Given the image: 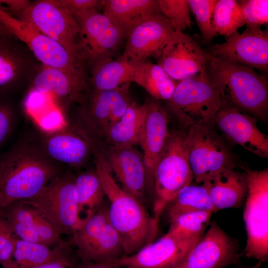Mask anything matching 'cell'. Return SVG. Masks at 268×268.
I'll list each match as a JSON object with an SVG mask.
<instances>
[{
    "label": "cell",
    "instance_id": "obj_1",
    "mask_svg": "<svg viewBox=\"0 0 268 268\" xmlns=\"http://www.w3.org/2000/svg\"><path fill=\"white\" fill-rule=\"evenodd\" d=\"M62 166L46 154L37 141H17L0 154V208L36 196L63 173Z\"/></svg>",
    "mask_w": 268,
    "mask_h": 268
},
{
    "label": "cell",
    "instance_id": "obj_2",
    "mask_svg": "<svg viewBox=\"0 0 268 268\" xmlns=\"http://www.w3.org/2000/svg\"><path fill=\"white\" fill-rule=\"evenodd\" d=\"M93 154L95 171L109 201V222L121 238L125 256L134 254L154 241L158 231V223L142 202L117 184L103 154L96 146Z\"/></svg>",
    "mask_w": 268,
    "mask_h": 268
},
{
    "label": "cell",
    "instance_id": "obj_3",
    "mask_svg": "<svg viewBox=\"0 0 268 268\" xmlns=\"http://www.w3.org/2000/svg\"><path fill=\"white\" fill-rule=\"evenodd\" d=\"M206 70L220 93L222 105L266 120L268 82L255 69L221 61L209 54Z\"/></svg>",
    "mask_w": 268,
    "mask_h": 268
},
{
    "label": "cell",
    "instance_id": "obj_4",
    "mask_svg": "<svg viewBox=\"0 0 268 268\" xmlns=\"http://www.w3.org/2000/svg\"><path fill=\"white\" fill-rule=\"evenodd\" d=\"M167 101L169 111L187 129L196 125L215 126L214 118L222 105L206 69L179 81Z\"/></svg>",
    "mask_w": 268,
    "mask_h": 268
},
{
    "label": "cell",
    "instance_id": "obj_5",
    "mask_svg": "<svg viewBox=\"0 0 268 268\" xmlns=\"http://www.w3.org/2000/svg\"><path fill=\"white\" fill-rule=\"evenodd\" d=\"M184 135L170 134L155 165L153 217L158 223L168 203L194 179L184 145Z\"/></svg>",
    "mask_w": 268,
    "mask_h": 268
},
{
    "label": "cell",
    "instance_id": "obj_6",
    "mask_svg": "<svg viewBox=\"0 0 268 268\" xmlns=\"http://www.w3.org/2000/svg\"><path fill=\"white\" fill-rule=\"evenodd\" d=\"M243 168L248 184L243 212L247 241L243 253L262 263L268 259V170Z\"/></svg>",
    "mask_w": 268,
    "mask_h": 268
},
{
    "label": "cell",
    "instance_id": "obj_7",
    "mask_svg": "<svg viewBox=\"0 0 268 268\" xmlns=\"http://www.w3.org/2000/svg\"><path fill=\"white\" fill-rule=\"evenodd\" d=\"M0 21L23 43L41 65L88 80L85 62L42 33L30 22L15 18L0 6Z\"/></svg>",
    "mask_w": 268,
    "mask_h": 268
},
{
    "label": "cell",
    "instance_id": "obj_8",
    "mask_svg": "<svg viewBox=\"0 0 268 268\" xmlns=\"http://www.w3.org/2000/svg\"><path fill=\"white\" fill-rule=\"evenodd\" d=\"M35 209L62 234L71 235L81 226L74 176L62 173L33 198L22 201Z\"/></svg>",
    "mask_w": 268,
    "mask_h": 268
},
{
    "label": "cell",
    "instance_id": "obj_9",
    "mask_svg": "<svg viewBox=\"0 0 268 268\" xmlns=\"http://www.w3.org/2000/svg\"><path fill=\"white\" fill-rule=\"evenodd\" d=\"M213 128L194 126L184 135V145L194 179L199 183L235 166L226 145Z\"/></svg>",
    "mask_w": 268,
    "mask_h": 268
},
{
    "label": "cell",
    "instance_id": "obj_10",
    "mask_svg": "<svg viewBox=\"0 0 268 268\" xmlns=\"http://www.w3.org/2000/svg\"><path fill=\"white\" fill-rule=\"evenodd\" d=\"M13 17L30 22L69 52L83 60L79 51V25L73 15L56 0L30 1Z\"/></svg>",
    "mask_w": 268,
    "mask_h": 268
},
{
    "label": "cell",
    "instance_id": "obj_11",
    "mask_svg": "<svg viewBox=\"0 0 268 268\" xmlns=\"http://www.w3.org/2000/svg\"><path fill=\"white\" fill-rule=\"evenodd\" d=\"M80 29L79 53L90 65L111 58L126 35L111 18L97 9L73 14Z\"/></svg>",
    "mask_w": 268,
    "mask_h": 268
},
{
    "label": "cell",
    "instance_id": "obj_12",
    "mask_svg": "<svg viewBox=\"0 0 268 268\" xmlns=\"http://www.w3.org/2000/svg\"><path fill=\"white\" fill-rule=\"evenodd\" d=\"M221 61L245 65L267 71L268 33L261 27L246 26L241 33L235 32L222 43H217L206 51Z\"/></svg>",
    "mask_w": 268,
    "mask_h": 268
},
{
    "label": "cell",
    "instance_id": "obj_13",
    "mask_svg": "<svg viewBox=\"0 0 268 268\" xmlns=\"http://www.w3.org/2000/svg\"><path fill=\"white\" fill-rule=\"evenodd\" d=\"M201 238L183 239L167 233L134 254L101 263L117 268H175Z\"/></svg>",
    "mask_w": 268,
    "mask_h": 268
},
{
    "label": "cell",
    "instance_id": "obj_14",
    "mask_svg": "<svg viewBox=\"0 0 268 268\" xmlns=\"http://www.w3.org/2000/svg\"><path fill=\"white\" fill-rule=\"evenodd\" d=\"M209 225L207 232L175 268H223L239 263L238 240L226 234L215 221Z\"/></svg>",
    "mask_w": 268,
    "mask_h": 268
},
{
    "label": "cell",
    "instance_id": "obj_15",
    "mask_svg": "<svg viewBox=\"0 0 268 268\" xmlns=\"http://www.w3.org/2000/svg\"><path fill=\"white\" fill-rule=\"evenodd\" d=\"M208 57L191 36L175 31L162 49L157 64L179 81L205 70Z\"/></svg>",
    "mask_w": 268,
    "mask_h": 268
},
{
    "label": "cell",
    "instance_id": "obj_16",
    "mask_svg": "<svg viewBox=\"0 0 268 268\" xmlns=\"http://www.w3.org/2000/svg\"><path fill=\"white\" fill-rule=\"evenodd\" d=\"M258 119L235 108L221 105L214 120L231 143L262 158L268 157V136L258 128Z\"/></svg>",
    "mask_w": 268,
    "mask_h": 268
},
{
    "label": "cell",
    "instance_id": "obj_17",
    "mask_svg": "<svg viewBox=\"0 0 268 268\" xmlns=\"http://www.w3.org/2000/svg\"><path fill=\"white\" fill-rule=\"evenodd\" d=\"M175 31L162 14L151 16L133 27L128 33L123 54L119 58L131 64L157 59Z\"/></svg>",
    "mask_w": 268,
    "mask_h": 268
},
{
    "label": "cell",
    "instance_id": "obj_18",
    "mask_svg": "<svg viewBox=\"0 0 268 268\" xmlns=\"http://www.w3.org/2000/svg\"><path fill=\"white\" fill-rule=\"evenodd\" d=\"M40 65L21 41L0 37V94L13 93L31 81Z\"/></svg>",
    "mask_w": 268,
    "mask_h": 268
},
{
    "label": "cell",
    "instance_id": "obj_19",
    "mask_svg": "<svg viewBox=\"0 0 268 268\" xmlns=\"http://www.w3.org/2000/svg\"><path fill=\"white\" fill-rule=\"evenodd\" d=\"M46 154L55 162L73 167L84 165L93 154L94 143L84 131L68 126L46 133L37 141Z\"/></svg>",
    "mask_w": 268,
    "mask_h": 268
},
{
    "label": "cell",
    "instance_id": "obj_20",
    "mask_svg": "<svg viewBox=\"0 0 268 268\" xmlns=\"http://www.w3.org/2000/svg\"><path fill=\"white\" fill-rule=\"evenodd\" d=\"M147 114L140 145L145 168L146 192L154 196V169L170 134L167 113L158 100L146 101Z\"/></svg>",
    "mask_w": 268,
    "mask_h": 268
},
{
    "label": "cell",
    "instance_id": "obj_21",
    "mask_svg": "<svg viewBox=\"0 0 268 268\" xmlns=\"http://www.w3.org/2000/svg\"><path fill=\"white\" fill-rule=\"evenodd\" d=\"M33 91L51 96L58 105L82 103L88 89V80L64 70L40 65L31 80Z\"/></svg>",
    "mask_w": 268,
    "mask_h": 268
},
{
    "label": "cell",
    "instance_id": "obj_22",
    "mask_svg": "<svg viewBox=\"0 0 268 268\" xmlns=\"http://www.w3.org/2000/svg\"><path fill=\"white\" fill-rule=\"evenodd\" d=\"M103 155L110 170L121 183L122 188L143 204L146 192L142 154L133 146H111L107 155Z\"/></svg>",
    "mask_w": 268,
    "mask_h": 268
},
{
    "label": "cell",
    "instance_id": "obj_23",
    "mask_svg": "<svg viewBox=\"0 0 268 268\" xmlns=\"http://www.w3.org/2000/svg\"><path fill=\"white\" fill-rule=\"evenodd\" d=\"M128 86L117 89L92 91L82 115L89 127L104 134L124 114L131 103Z\"/></svg>",
    "mask_w": 268,
    "mask_h": 268
},
{
    "label": "cell",
    "instance_id": "obj_24",
    "mask_svg": "<svg viewBox=\"0 0 268 268\" xmlns=\"http://www.w3.org/2000/svg\"><path fill=\"white\" fill-rule=\"evenodd\" d=\"M234 167L222 170L202 183L216 211L240 208L246 199L248 184L245 173L235 170Z\"/></svg>",
    "mask_w": 268,
    "mask_h": 268
},
{
    "label": "cell",
    "instance_id": "obj_25",
    "mask_svg": "<svg viewBox=\"0 0 268 268\" xmlns=\"http://www.w3.org/2000/svg\"><path fill=\"white\" fill-rule=\"evenodd\" d=\"M103 13L115 21L125 32L155 15L162 14L158 0H101Z\"/></svg>",
    "mask_w": 268,
    "mask_h": 268
},
{
    "label": "cell",
    "instance_id": "obj_26",
    "mask_svg": "<svg viewBox=\"0 0 268 268\" xmlns=\"http://www.w3.org/2000/svg\"><path fill=\"white\" fill-rule=\"evenodd\" d=\"M147 114V102H131L120 118L104 134L112 147L140 144Z\"/></svg>",
    "mask_w": 268,
    "mask_h": 268
},
{
    "label": "cell",
    "instance_id": "obj_27",
    "mask_svg": "<svg viewBox=\"0 0 268 268\" xmlns=\"http://www.w3.org/2000/svg\"><path fill=\"white\" fill-rule=\"evenodd\" d=\"M70 244L63 242L52 248L47 245L15 240L13 259L16 268H31L58 261H71Z\"/></svg>",
    "mask_w": 268,
    "mask_h": 268
},
{
    "label": "cell",
    "instance_id": "obj_28",
    "mask_svg": "<svg viewBox=\"0 0 268 268\" xmlns=\"http://www.w3.org/2000/svg\"><path fill=\"white\" fill-rule=\"evenodd\" d=\"M90 65L91 76L89 82L93 91L117 89L133 82L134 65L120 58H106Z\"/></svg>",
    "mask_w": 268,
    "mask_h": 268
},
{
    "label": "cell",
    "instance_id": "obj_29",
    "mask_svg": "<svg viewBox=\"0 0 268 268\" xmlns=\"http://www.w3.org/2000/svg\"><path fill=\"white\" fill-rule=\"evenodd\" d=\"M133 64L135 67L133 82L155 100L168 101L171 98L177 83L160 66L145 61Z\"/></svg>",
    "mask_w": 268,
    "mask_h": 268
},
{
    "label": "cell",
    "instance_id": "obj_30",
    "mask_svg": "<svg viewBox=\"0 0 268 268\" xmlns=\"http://www.w3.org/2000/svg\"><path fill=\"white\" fill-rule=\"evenodd\" d=\"M79 217L82 226L98 210L105 196L95 170H88L74 176Z\"/></svg>",
    "mask_w": 268,
    "mask_h": 268
},
{
    "label": "cell",
    "instance_id": "obj_31",
    "mask_svg": "<svg viewBox=\"0 0 268 268\" xmlns=\"http://www.w3.org/2000/svg\"><path fill=\"white\" fill-rule=\"evenodd\" d=\"M0 209L5 216L14 218L29 226L45 244L56 246L63 242L61 239L60 231L24 201H18Z\"/></svg>",
    "mask_w": 268,
    "mask_h": 268
},
{
    "label": "cell",
    "instance_id": "obj_32",
    "mask_svg": "<svg viewBox=\"0 0 268 268\" xmlns=\"http://www.w3.org/2000/svg\"><path fill=\"white\" fill-rule=\"evenodd\" d=\"M166 207L169 221L185 213L200 211L216 212L207 190L202 185L190 184L183 188Z\"/></svg>",
    "mask_w": 268,
    "mask_h": 268
},
{
    "label": "cell",
    "instance_id": "obj_33",
    "mask_svg": "<svg viewBox=\"0 0 268 268\" xmlns=\"http://www.w3.org/2000/svg\"><path fill=\"white\" fill-rule=\"evenodd\" d=\"M123 256L121 238L109 222L99 237L78 258L81 262L104 263Z\"/></svg>",
    "mask_w": 268,
    "mask_h": 268
},
{
    "label": "cell",
    "instance_id": "obj_34",
    "mask_svg": "<svg viewBox=\"0 0 268 268\" xmlns=\"http://www.w3.org/2000/svg\"><path fill=\"white\" fill-rule=\"evenodd\" d=\"M211 24L216 35L229 37L245 24L241 7L236 0H217Z\"/></svg>",
    "mask_w": 268,
    "mask_h": 268
},
{
    "label": "cell",
    "instance_id": "obj_35",
    "mask_svg": "<svg viewBox=\"0 0 268 268\" xmlns=\"http://www.w3.org/2000/svg\"><path fill=\"white\" fill-rule=\"evenodd\" d=\"M108 205L102 203L98 210L71 235L69 244L79 256L99 237L109 223Z\"/></svg>",
    "mask_w": 268,
    "mask_h": 268
},
{
    "label": "cell",
    "instance_id": "obj_36",
    "mask_svg": "<svg viewBox=\"0 0 268 268\" xmlns=\"http://www.w3.org/2000/svg\"><path fill=\"white\" fill-rule=\"evenodd\" d=\"M212 212L194 211L180 214L169 221L167 233L181 238H200L209 225Z\"/></svg>",
    "mask_w": 268,
    "mask_h": 268
},
{
    "label": "cell",
    "instance_id": "obj_37",
    "mask_svg": "<svg viewBox=\"0 0 268 268\" xmlns=\"http://www.w3.org/2000/svg\"><path fill=\"white\" fill-rule=\"evenodd\" d=\"M160 11L175 32L191 28L192 21L188 0H158Z\"/></svg>",
    "mask_w": 268,
    "mask_h": 268
},
{
    "label": "cell",
    "instance_id": "obj_38",
    "mask_svg": "<svg viewBox=\"0 0 268 268\" xmlns=\"http://www.w3.org/2000/svg\"><path fill=\"white\" fill-rule=\"evenodd\" d=\"M217 0H188L190 10L195 16L202 38L211 41L217 35L211 24L212 13Z\"/></svg>",
    "mask_w": 268,
    "mask_h": 268
},
{
    "label": "cell",
    "instance_id": "obj_39",
    "mask_svg": "<svg viewBox=\"0 0 268 268\" xmlns=\"http://www.w3.org/2000/svg\"><path fill=\"white\" fill-rule=\"evenodd\" d=\"M16 238L0 208V264L2 268H16L13 259Z\"/></svg>",
    "mask_w": 268,
    "mask_h": 268
},
{
    "label": "cell",
    "instance_id": "obj_40",
    "mask_svg": "<svg viewBox=\"0 0 268 268\" xmlns=\"http://www.w3.org/2000/svg\"><path fill=\"white\" fill-rule=\"evenodd\" d=\"M246 26L261 27L268 22V0H238Z\"/></svg>",
    "mask_w": 268,
    "mask_h": 268
},
{
    "label": "cell",
    "instance_id": "obj_41",
    "mask_svg": "<svg viewBox=\"0 0 268 268\" xmlns=\"http://www.w3.org/2000/svg\"><path fill=\"white\" fill-rule=\"evenodd\" d=\"M16 122V114L13 105L0 94V148L12 134Z\"/></svg>",
    "mask_w": 268,
    "mask_h": 268
},
{
    "label": "cell",
    "instance_id": "obj_42",
    "mask_svg": "<svg viewBox=\"0 0 268 268\" xmlns=\"http://www.w3.org/2000/svg\"><path fill=\"white\" fill-rule=\"evenodd\" d=\"M4 216L7 220L16 237L26 242L45 244L38 235L25 223L20 222L14 218L6 216L4 215Z\"/></svg>",
    "mask_w": 268,
    "mask_h": 268
},
{
    "label": "cell",
    "instance_id": "obj_43",
    "mask_svg": "<svg viewBox=\"0 0 268 268\" xmlns=\"http://www.w3.org/2000/svg\"><path fill=\"white\" fill-rule=\"evenodd\" d=\"M61 5L67 8L72 14L92 9L101 6L98 0H56Z\"/></svg>",
    "mask_w": 268,
    "mask_h": 268
},
{
    "label": "cell",
    "instance_id": "obj_44",
    "mask_svg": "<svg viewBox=\"0 0 268 268\" xmlns=\"http://www.w3.org/2000/svg\"><path fill=\"white\" fill-rule=\"evenodd\" d=\"M30 1L27 0H0V5H5V7L0 6L12 16H15L25 9Z\"/></svg>",
    "mask_w": 268,
    "mask_h": 268
},
{
    "label": "cell",
    "instance_id": "obj_45",
    "mask_svg": "<svg viewBox=\"0 0 268 268\" xmlns=\"http://www.w3.org/2000/svg\"><path fill=\"white\" fill-rule=\"evenodd\" d=\"M31 268H76L71 261H58L39 265Z\"/></svg>",
    "mask_w": 268,
    "mask_h": 268
},
{
    "label": "cell",
    "instance_id": "obj_46",
    "mask_svg": "<svg viewBox=\"0 0 268 268\" xmlns=\"http://www.w3.org/2000/svg\"><path fill=\"white\" fill-rule=\"evenodd\" d=\"M76 268H117L107 266L101 263L81 262Z\"/></svg>",
    "mask_w": 268,
    "mask_h": 268
},
{
    "label": "cell",
    "instance_id": "obj_47",
    "mask_svg": "<svg viewBox=\"0 0 268 268\" xmlns=\"http://www.w3.org/2000/svg\"><path fill=\"white\" fill-rule=\"evenodd\" d=\"M0 37L15 39V37L0 21Z\"/></svg>",
    "mask_w": 268,
    "mask_h": 268
},
{
    "label": "cell",
    "instance_id": "obj_48",
    "mask_svg": "<svg viewBox=\"0 0 268 268\" xmlns=\"http://www.w3.org/2000/svg\"><path fill=\"white\" fill-rule=\"evenodd\" d=\"M262 263L258 262L256 264L252 266H242V267H237V268H260L262 266Z\"/></svg>",
    "mask_w": 268,
    "mask_h": 268
}]
</instances>
